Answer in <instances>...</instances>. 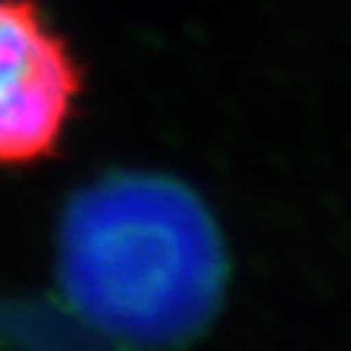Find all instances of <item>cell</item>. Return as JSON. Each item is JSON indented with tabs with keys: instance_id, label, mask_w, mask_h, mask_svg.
Here are the masks:
<instances>
[{
	"instance_id": "obj_1",
	"label": "cell",
	"mask_w": 351,
	"mask_h": 351,
	"mask_svg": "<svg viewBox=\"0 0 351 351\" xmlns=\"http://www.w3.org/2000/svg\"><path fill=\"white\" fill-rule=\"evenodd\" d=\"M59 278L88 325L135 343H173L208 325L226 252L199 196L161 176H112L71 199Z\"/></svg>"
},
{
	"instance_id": "obj_2",
	"label": "cell",
	"mask_w": 351,
	"mask_h": 351,
	"mask_svg": "<svg viewBox=\"0 0 351 351\" xmlns=\"http://www.w3.org/2000/svg\"><path fill=\"white\" fill-rule=\"evenodd\" d=\"M82 94V68L38 0H0V170L56 152Z\"/></svg>"
}]
</instances>
